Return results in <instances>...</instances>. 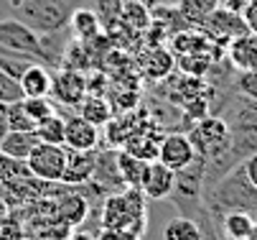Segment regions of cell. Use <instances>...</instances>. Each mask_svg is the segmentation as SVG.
Segmentation results:
<instances>
[{"instance_id":"1","label":"cell","mask_w":257,"mask_h":240,"mask_svg":"<svg viewBox=\"0 0 257 240\" xmlns=\"http://www.w3.org/2000/svg\"><path fill=\"white\" fill-rule=\"evenodd\" d=\"M204 207L209 210L214 225L224 212H232V210L257 217V189L249 184L242 164L227 171L211 189H204Z\"/></svg>"},{"instance_id":"2","label":"cell","mask_w":257,"mask_h":240,"mask_svg":"<svg viewBox=\"0 0 257 240\" xmlns=\"http://www.w3.org/2000/svg\"><path fill=\"white\" fill-rule=\"evenodd\" d=\"M99 225L102 227H120L135 235H145L148 230V207L145 194L138 187H122L120 192L107 194L99 204Z\"/></svg>"},{"instance_id":"3","label":"cell","mask_w":257,"mask_h":240,"mask_svg":"<svg viewBox=\"0 0 257 240\" xmlns=\"http://www.w3.org/2000/svg\"><path fill=\"white\" fill-rule=\"evenodd\" d=\"M79 0H13V18L31 26L39 36L64 31Z\"/></svg>"},{"instance_id":"4","label":"cell","mask_w":257,"mask_h":240,"mask_svg":"<svg viewBox=\"0 0 257 240\" xmlns=\"http://www.w3.org/2000/svg\"><path fill=\"white\" fill-rule=\"evenodd\" d=\"M204 166H206V158L196 153V158L186 169L176 171V184L168 199L183 217L196 220L199 212L204 210Z\"/></svg>"},{"instance_id":"5","label":"cell","mask_w":257,"mask_h":240,"mask_svg":"<svg viewBox=\"0 0 257 240\" xmlns=\"http://www.w3.org/2000/svg\"><path fill=\"white\" fill-rule=\"evenodd\" d=\"M0 49L26 56L31 61L46 64V66H56V61L46 51L41 36L18 18H0Z\"/></svg>"},{"instance_id":"6","label":"cell","mask_w":257,"mask_h":240,"mask_svg":"<svg viewBox=\"0 0 257 240\" xmlns=\"http://www.w3.org/2000/svg\"><path fill=\"white\" fill-rule=\"evenodd\" d=\"M189 138L199 156L211 158L229 148V123L222 115H204L189 128Z\"/></svg>"},{"instance_id":"7","label":"cell","mask_w":257,"mask_h":240,"mask_svg":"<svg viewBox=\"0 0 257 240\" xmlns=\"http://www.w3.org/2000/svg\"><path fill=\"white\" fill-rule=\"evenodd\" d=\"M28 171L41 179V182H51V184H61L64 169H66V146H54V143H36L33 151L26 158Z\"/></svg>"},{"instance_id":"8","label":"cell","mask_w":257,"mask_h":240,"mask_svg":"<svg viewBox=\"0 0 257 240\" xmlns=\"http://www.w3.org/2000/svg\"><path fill=\"white\" fill-rule=\"evenodd\" d=\"M209 39H214L219 46H227L232 39H237V36H242V33H247L249 28H247V21H244V16H239V13H232V11H227L224 6H219L201 26H199Z\"/></svg>"},{"instance_id":"9","label":"cell","mask_w":257,"mask_h":240,"mask_svg":"<svg viewBox=\"0 0 257 240\" xmlns=\"http://www.w3.org/2000/svg\"><path fill=\"white\" fill-rule=\"evenodd\" d=\"M84 95H87V77L79 69H71V66L61 64L59 72L51 74V95L49 97H54L56 102L77 108L84 100Z\"/></svg>"},{"instance_id":"10","label":"cell","mask_w":257,"mask_h":240,"mask_svg":"<svg viewBox=\"0 0 257 240\" xmlns=\"http://www.w3.org/2000/svg\"><path fill=\"white\" fill-rule=\"evenodd\" d=\"M194 158H196V148L189 138V133L176 130V133L161 135V143H158V161L161 164H166L173 171H181V169H186Z\"/></svg>"},{"instance_id":"11","label":"cell","mask_w":257,"mask_h":240,"mask_svg":"<svg viewBox=\"0 0 257 240\" xmlns=\"http://www.w3.org/2000/svg\"><path fill=\"white\" fill-rule=\"evenodd\" d=\"M64 146L71 151H94L99 146V130L79 113H69L64 118Z\"/></svg>"},{"instance_id":"12","label":"cell","mask_w":257,"mask_h":240,"mask_svg":"<svg viewBox=\"0 0 257 240\" xmlns=\"http://www.w3.org/2000/svg\"><path fill=\"white\" fill-rule=\"evenodd\" d=\"M173 184H176V171L173 169H168L158 158L148 161L143 182H140V192L145 194V199H168L171 192H173Z\"/></svg>"},{"instance_id":"13","label":"cell","mask_w":257,"mask_h":240,"mask_svg":"<svg viewBox=\"0 0 257 240\" xmlns=\"http://www.w3.org/2000/svg\"><path fill=\"white\" fill-rule=\"evenodd\" d=\"M227 61L234 66V72L257 69V33L254 31H247L227 44Z\"/></svg>"},{"instance_id":"14","label":"cell","mask_w":257,"mask_h":240,"mask_svg":"<svg viewBox=\"0 0 257 240\" xmlns=\"http://www.w3.org/2000/svg\"><path fill=\"white\" fill-rule=\"evenodd\" d=\"M94 151H71V148H66V169H64L61 184H71V187L87 184L94 174Z\"/></svg>"},{"instance_id":"15","label":"cell","mask_w":257,"mask_h":240,"mask_svg":"<svg viewBox=\"0 0 257 240\" xmlns=\"http://www.w3.org/2000/svg\"><path fill=\"white\" fill-rule=\"evenodd\" d=\"M23 97H49L51 95V72L46 64L33 61L26 66V72L18 77Z\"/></svg>"},{"instance_id":"16","label":"cell","mask_w":257,"mask_h":240,"mask_svg":"<svg viewBox=\"0 0 257 240\" xmlns=\"http://www.w3.org/2000/svg\"><path fill=\"white\" fill-rule=\"evenodd\" d=\"M66 26L71 28V33H74V41H82V44L97 41L102 36V23H99V18H97V13L92 8H82L79 6L74 13H71Z\"/></svg>"},{"instance_id":"17","label":"cell","mask_w":257,"mask_h":240,"mask_svg":"<svg viewBox=\"0 0 257 240\" xmlns=\"http://www.w3.org/2000/svg\"><path fill=\"white\" fill-rule=\"evenodd\" d=\"M252 225H254V217L247 215V212H239V210L224 212L222 217L216 220L219 235H224V237H229V240H247Z\"/></svg>"},{"instance_id":"18","label":"cell","mask_w":257,"mask_h":240,"mask_svg":"<svg viewBox=\"0 0 257 240\" xmlns=\"http://www.w3.org/2000/svg\"><path fill=\"white\" fill-rule=\"evenodd\" d=\"M74 113H79L84 120H89L97 128L112 120V105L102 95H84V100L74 108Z\"/></svg>"},{"instance_id":"19","label":"cell","mask_w":257,"mask_h":240,"mask_svg":"<svg viewBox=\"0 0 257 240\" xmlns=\"http://www.w3.org/2000/svg\"><path fill=\"white\" fill-rule=\"evenodd\" d=\"M219 6H222V0H176L178 13L186 18V23L194 26V28H199Z\"/></svg>"},{"instance_id":"20","label":"cell","mask_w":257,"mask_h":240,"mask_svg":"<svg viewBox=\"0 0 257 240\" xmlns=\"http://www.w3.org/2000/svg\"><path fill=\"white\" fill-rule=\"evenodd\" d=\"M39 143V138H36V133H26V130H11L3 143H0V151H3L6 156L16 158V161H26L28 153L33 151V146Z\"/></svg>"},{"instance_id":"21","label":"cell","mask_w":257,"mask_h":240,"mask_svg":"<svg viewBox=\"0 0 257 240\" xmlns=\"http://www.w3.org/2000/svg\"><path fill=\"white\" fill-rule=\"evenodd\" d=\"M115 161H117V171H120L122 184H125V187H138V189H140V182H143V174H145V166H148V161H143V158L133 156V153L125 151V148L117 151Z\"/></svg>"},{"instance_id":"22","label":"cell","mask_w":257,"mask_h":240,"mask_svg":"<svg viewBox=\"0 0 257 240\" xmlns=\"http://www.w3.org/2000/svg\"><path fill=\"white\" fill-rule=\"evenodd\" d=\"M120 21H122L130 31L145 33V31L151 28V23H153V13H151L148 6L138 3V0H125V3H122V13H120Z\"/></svg>"},{"instance_id":"23","label":"cell","mask_w":257,"mask_h":240,"mask_svg":"<svg viewBox=\"0 0 257 240\" xmlns=\"http://www.w3.org/2000/svg\"><path fill=\"white\" fill-rule=\"evenodd\" d=\"M143 64H145L143 69L148 72L153 79H163L166 74H171L176 59H173V54L166 46H153V51H148L143 56Z\"/></svg>"},{"instance_id":"24","label":"cell","mask_w":257,"mask_h":240,"mask_svg":"<svg viewBox=\"0 0 257 240\" xmlns=\"http://www.w3.org/2000/svg\"><path fill=\"white\" fill-rule=\"evenodd\" d=\"M163 240H201V227L191 217H173L163 227Z\"/></svg>"},{"instance_id":"25","label":"cell","mask_w":257,"mask_h":240,"mask_svg":"<svg viewBox=\"0 0 257 240\" xmlns=\"http://www.w3.org/2000/svg\"><path fill=\"white\" fill-rule=\"evenodd\" d=\"M36 138L41 143H54V146H64V115L54 113L46 120H41L36 125Z\"/></svg>"},{"instance_id":"26","label":"cell","mask_w":257,"mask_h":240,"mask_svg":"<svg viewBox=\"0 0 257 240\" xmlns=\"http://www.w3.org/2000/svg\"><path fill=\"white\" fill-rule=\"evenodd\" d=\"M21 108L33 120V125H39L41 120H46L49 115L56 113V105L49 97H21Z\"/></svg>"},{"instance_id":"27","label":"cell","mask_w":257,"mask_h":240,"mask_svg":"<svg viewBox=\"0 0 257 240\" xmlns=\"http://www.w3.org/2000/svg\"><path fill=\"white\" fill-rule=\"evenodd\" d=\"M122 3L125 0H92V11L97 13L99 23H102V31L112 28L115 23H120V13H122Z\"/></svg>"},{"instance_id":"28","label":"cell","mask_w":257,"mask_h":240,"mask_svg":"<svg viewBox=\"0 0 257 240\" xmlns=\"http://www.w3.org/2000/svg\"><path fill=\"white\" fill-rule=\"evenodd\" d=\"M31 171L26 166V161H16L11 156H6L0 151V184H6L11 179H21V177H28Z\"/></svg>"},{"instance_id":"29","label":"cell","mask_w":257,"mask_h":240,"mask_svg":"<svg viewBox=\"0 0 257 240\" xmlns=\"http://www.w3.org/2000/svg\"><path fill=\"white\" fill-rule=\"evenodd\" d=\"M8 123H11V130H26V133H33L36 130L33 120L21 108V100H16V102H11V105H8Z\"/></svg>"},{"instance_id":"30","label":"cell","mask_w":257,"mask_h":240,"mask_svg":"<svg viewBox=\"0 0 257 240\" xmlns=\"http://www.w3.org/2000/svg\"><path fill=\"white\" fill-rule=\"evenodd\" d=\"M234 87H237V92L242 97L257 102V69H252V72H237Z\"/></svg>"},{"instance_id":"31","label":"cell","mask_w":257,"mask_h":240,"mask_svg":"<svg viewBox=\"0 0 257 240\" xmlns=\"http://www.w3.org/2000/svg\"><path fill=\"white\" fill-rule=\"evenodd\" d=\"M21 97H23V92H21L18 79L0 69V102H8V105H11V102H16Z\"/></svg>"},{"instance_id":"32","label":"cell","mask_w":257,"mask_h":240,"mask_svg":"<svg viewBox=\"0 0 257 240\" xmlns=\"http://www.w3.org/2000/svg\"><path fill=\"white\" fill-rule=\"evenodd\" d=\"M196 222L201 227V240H222V235H219V230H216V225H214V220H211V215H209L206 207L199 212Z\"/></svg>"},{"instance_id":"33","label":"cell","mask_w":257,"mask_h":240,"mask_svg":"<svg viewBox=\"0 0 257 240\" xmlns=\"http://www.w3.org/2000/svg\"><path fill=\"white\" fill-rule=\"evenodd\" d=\"M97 240H143V237L130 230H120V227H99Z\"/></svg>"},{"instance_id":"34","label":"cell","mask_w":257,"mask_h":240,"mask_svg":"<svg viewBox=\"0 0 257 240\" xmlns=\"http://www.w3.org/2000/svg\"><path fill=\"white\" fill-rule=\"evenodd\" d=\"M242 169H244L249 184L257 189V153H249L247 158H242Z\"/></svg>"},{"instance_id":"35","label":"cell","mask_w":257,"mask_h":240,"mask_svg":"<svg viewBox=\"0 0 257 240\" xmlns=\"http://www.w3.org/2000/svg\"><path fill=\"white\" fill-rule=\"evenodd\" d=\"M11 133V123H8V102H0V143Z\"/></svg>"},{"instance_id":"36","label":"cell","mask_w":257,"mask_h":240,"mask_svg":"<svg viewBox=\"0 0 257 240\" xmlns=\"http://www.w3.org/2000/svg\"><path fill=\"white\" fill-rule=\"evenodd\" d=\"M242 16H244V21H247V28L257 33V6H247Z\"/></svg>"},{"instance_id":"37","label":"cell","mask_w":257,"mask_h":240,"mask_svg":"<svg viewBox=\"0 0 257 240\" xmlns=\"http://www.w3.org/2000/svg\"><path fill=\"white\" fill-rule=\"evenodd\" d=\"M66 240H97V235H92L89 230H84V227L79 225V227H74V230L69 232V237H66Z\"/></svg>"},{"instance_id":"38","label":"cell","mask_w":257,"mask_h":240,"mask_svg":"<svg viewBox=\"0 0 257 240\" xmlns=\"http://www.w3.org/2000/svg\"><path fill=\"white\" fill-rule=\"evenodd\" d=\"M222 6L227 8V11H232V13H244V8H247V0H222Z\"/></svg>"},{"instance_id":"39","label":"cell","mask_w":257,"mask_h":240,"mask_svg":"<svg viewBox=\"0 0 257 240\" xmlns=\"http://www.w3.org/2000/svg\"><path fill=\"white\" fill-rule=\"evenodd\" d=\"M8 217H11V204L3 199V194H0V225H3Z\"/></svg>"},{"instance_id":"40","label":"cell","mask_w":257,"mask_h":240,"mask_svg":"<svg viewBox=\"0 0 257 240\" xmlns=\"http://www.w3.org/2000/svg\"><path fill=\"white\" fill-rule=\"evenodd\" d=\"M138 3H143V6H148V8H156V6L166 3V0H138Z\"/></svg>"},{"instance_id":"41","label":"cell","mask_w":257,"mask_h":240,"mask_svg":"<svg viewBox=\"0 0 257 240\" xmlns=\"http://www.w3.org/2000/svg\"><path fill=\"white\" fill-rule=\"evenodd\" d=\"M247 240H257V220H254V225H252V230H249Z\"/></svg>"},{"instance_id":"42","label":"cell","mask_w":257,"mask_h":240,"mask_svg":"<svg viewBox=\"0 0 257 240\" xmlns=\"http://www.w3.org/2000/svg\"><path fill=\"white\" fill-rule=\"evenodd\" d=\"M247 6H257V0H247Z\"/></svg>"}]
</instances>
